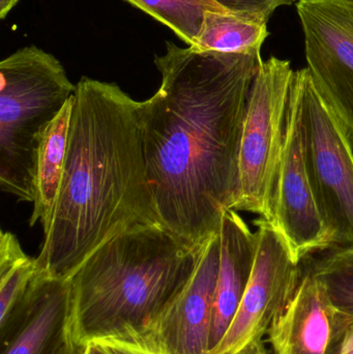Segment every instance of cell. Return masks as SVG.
<instances>
[{"instance_id": "obj_8", "label": "cell", "mask_w": 353, "mask_h": 354, "mask_svg": "<svg viewBox=\"0 0 353 354\" xmlns=\"http://www.w3.org/2000/svg\"><path fill=\"white\" fill-rule=\"evenodd\" d=\"M296 72V71H294ZM271 222L300 263L314 252L327 250V232L307 170L302 101L292 78L283 147L274 180Z\"/></svg>"}, {"instance_id": "obj_18", "label": "cell", "mask_w": 353, "mask_h": 354, "mask_svg": "<svg viewBox=\"0 0 353 354\" xmlns=\"http://www.w3.org/2000/svg\"><path fill=\"white\" fill-rule=\"evenodd\" d=\"M229 12L260 16L269 20L276 8L288 4V0H215Z\"/></svg>"}, {"instance_id": "obj_21", "label": "cell", "mask_w": 353, "mask_h": 354, "mask_svg": "<svg viewBox=\"0 0 353 354\" xmlns=\"http://www.w3.org/2000/svg\"><path fill=\"white\" fill-rule=\"evenodd\" d=\"M333 354H353V322L346 330Z\"/></svg>"}, {"instance_id": "obj_11", "label": "cell", "mask_w": 353, "mask_h": 354, "mask_svg": "<svg viewBox=\"0 0 353 354\" xmlns=\"http://www.w3.org/2000/svg\"><path fill=\"white\" fill-rule=\"evenodd\" d=\"M353 319L338 311L308 270L267 333L271 354H333Z\"/></svg>"}, {"instance_id": "obj_26", "label": "cell", "mask_w": 353, "mask_h": 354, "mask_svg": "<svg viewBox=\"0 0 353 354\" xmlns=\"http://www.w3.org/2000/svg\"><path fill=\"white\" fill-rule=\"evenodd\" d=\"M238 354H247V351H246V349H245V351H242V353H238Z\"/></svg>"}, {"instance_id": "obj_14", "label": "cell", "mask_w": 353, "mask_h": 354, "mask_svg": "<svg viewBox=\"0 0 353 354\" xmlns=\"http://www.w3.org/2000/svg\"><path fill=\"white\" fill-rule=\"evenodd\" d=\"M73 97L39 137L35 161V201L29 226L48 228L53 216L64 176L72 116Z\"/></svg>"}, {"instance_id": "obj_15", "label": "cell", "mask_w": 353, "mask_h": 354, "mask_svg": "<svg viewBox=\"0 0 353 354\" xmlns=\"http://www.w3.org/2000/svg\"><path fill=\"white\" fill-rule=\"evenodd\" d=\"M267 21L260 16L209 10L194 48L226 54L261 53L269 35Z\"/></svg>"}, {"instance_id": "obj_22", "label": "cell", "mask_w": 353, "mask_h": 354, "mask_svg": "<svg viewBox=\"0 0 353 354\" xmlns=\"http://www.w3.org/2000/svg\"><path fill=\"white\" fill-rule=\"evenodd\" d=\"M80 349L75 346L74 343L70 341V337H68L66 341L56 349L52 354H79Z\"/></svg>"}, {"instance_id": "obj_7", "label": "cell", "mask_w": 353, "mask_h": 354, "mask_svg": "<svg viewBox=\"0 0 353 354\" xmlns=\"http://www.w3.org/2000/svg\"><path fill=\"white\" fill-rule=\"evenodd\" d=\"M254 266L240 307L219 344L209 354H238L263 340L294 297L303 270L281 233L259 218Z\"/></svg>"}, {"instance_id": "obj_2", "label": "cell", "mask_w": 353, "mask_h": 354, "mask_svg": "<svg viewBox=\"0 0 353 354\" xmlns=\"http://www.w3.org/2000/svg\"><path fill=\"white\" fill-rule=\"evenodd\" d=\"M139 107L140 102L115 83L88 77L77 83L64 176L37 257L39 274L70 279L113 237L162 225L147 174Z\"/></svg>"}, {"instance_id": "obj_5", "label": "cell", "mask_w": 353, "mask_h": 354, "mask_svg": "<svg viewBox=\"0 0 353 354\" xmlns=\"http://www.w3.org/2000/svg\"><path fill=\"white\" fill-rule=\"evenodd\" d=\"M294 75L302 101L307 170L327 229V250L353 247V132L308 68Z\"/></svg>"}, {"instance_id": "obj_24", "label": "cell", "mask_w": 353, "mask_h": 354, "mask_svg": "<svg viewBox=\"0 0 353 354\" xmlns=\"http://www.w3.org/2000/svg\"><path fill=\"white\" fill-rule=\"evenodd\" d=\"M247 354H271V351L267 348L263 340L256 341L249 345L246 348Z\"/></svg>"}, {"instance_id": "obj_19", "label": "cell", "mask_w": 353, "mask_h": 354, "mask_svg": "<svg viewBox=\"0 0 353 354\" xmlns=\"http://www.w3.org/2000/svg\"><path fill=\"white\" fill-rule=\"evenodd\" d=\"M19 243L16 235L8 231H1L0 234V276L16 268L28 259Z\"/></svg>"}, {"instance_id": "obj_17", "label": "cell", "mask_w": 353, "mask_h": 354, "mask_svg": "<svg viewBox=\"0 0 353 354\" xmlns=\"http://www.w3.org/2000/svg\"><path fill=\"white\" fill-rule=\"evenodd\" d=\"M325 251L307 270L321 283L334 307L353 319V247Z\"/></svg>"}, {"instance_id": "obj_13", "label": "cell", "mask_w": 353, "mask_h": 354, "mask_svg": "<svg viewBox=\"0 0 353 354\" xmlns=\"http://www.w3.org/2000/svg\"><path fill=\"white\" fill-rule=\"evenodd\" d=\"M70 279L37 272L26 313L2 342L1 354H52L68 337Z\"/></svg>"}, {"instance_id": "obj_3", "label": "cell", "mask_w": 353, "mask_h": 354, "mask_svg": "<svg viewBox=\"0 0 353 354\" xmlns=\"http://www.w3.org/2000/svg\"><path fill=\"white\" fill-rule=\"evenodd\" d=\"M202 248L162 225L104 243L70 278V341L80 351L93 341L138 344L192 280Z\"/></svg>"}, {"instance_id": "obj_6", "label": "cell", "mask_w": 353, "mask_h": 354, "mask_svg": "<svg viewBox=\"0 0 353 354\" xmlns=\"http://www.w3.org/2000/svg\"><path fill=\"white\" fill-rule=\"evenodd\" d=\"M294 74L289 60L273 56L255 75L240 140L236 212L271 220L274 180L283 147Z\"/></svg>"}, {"instance_id": "obj_1", "label": "cell", "mask_w": 353, "mask_h": 354, "mask_svg": "<svg viewBox=\"0 0 353 354\" xmlns=\"http://www.w3.org/2000/svg\"><path fill=\"white\" fill-rule=\"evenodd\" d=\"M261 53L166 43L159 91L140 102L143 149L162 225L193 248L219 234L240 187V149Z\"/></svg>"}, {"instance_id": "obj_16", "label": "cell", "mask_w": 353, "mask_h": 354, "mask_svg": "<svg viewBox=\"0 0 353 354\" xmlns=\"http://www.w3.org/2000/svg\"><path fill=\"white\" fill-rule=\"evenodd\" d=\"M174 31L189 47L197 45L207 12H229L215 0H126Z\"/></svg>"}, {"instance_id": "obj_20", "label": "cell", "mask_w": 353, "mask_h": 354, "mask_svg": "<svg viewBox=\"0 0 353 354\" xmlns=\"http://www.w3.org/2000/svg\"><path fill=\"white\" fill-rule=\"evenodd\" d=\"M99 343L109 354H153L134 345L126 344L116 340L95 341Z\"/></svg>"}, {"instance_id": "obj_10", "label": "cell", "mask_w": 353, "mask_h": 354, "mask_svg": "<svg viewBox=\"0 0 353 354\" xmlns=\"http://www.w3.org/2000/svg\"><path fill=\"white\" fill-rule=\"evenodd\" d=\"M220 252V234H215L203 245L196 272L184 292L134 346L153 354L209 353Z\"/></svg>"}, {"instance_id": "obj_9", "label": "cell", "mask_w": 353, "mask_h": 354, "mask_svg": "<svg viewBox=\"0 0 353 354\" xmlns=\"http://www.w3.org/2000/svg\"><path fill=\"white\" fill-rule=\"evenodd\" d=\"M307 68L353 132V0H300Z\"/></svg>"}, {"instance_id": "obj_12", "label": "cell", "mask_w": 353, "mask_h": 354, "mask_svg": "<svg viewBox=\"0 0 353 354\" xmlns=\"http://www.w3.org/2000/svg\"><path fill=\"white\" fill-rule=\"evenodd\" d=\"M219 234L221 252L209 353L225 336L240 307L257 250V233L250 230L236 210L229 209L224 214Z\"/></svg>"}, {"instance_id": "obj_4", "label": "cell", "mask_w": 353, "mask_h": 354, "mask_svg": "<svg viewBox=\"0 0 353 354\" xmlns=\"http://www.w3.org/2000/svg\"><path fill=\"white\" fill-rule=\"evenodd\" d=\"M76 91L59 60L29 46L0 62V187L35 201L39 137Z\"/></svg>"}, {"instance_id": "obj_25", "label": "cell", "mask_w": 353, "mask_h": 354, "mask_svg": "<svg viewBox=\"0 0 353 354\" xmlns=\"http://www.w3.org/2000/svg\"><path fill=\"white\" fill-rule=\"evenodd\" d=\"M18 1L19 0H0V18H6Z\"/></svg>"}, {"instance_id": "obj_23", "label": "cell", "mask_w": 353, "mask_h": 354, "mask_svg": "<svg viewBox=\"0 0 353 354\" xmlns=\"http://www.w3.org/2000/svg\"><path fill=\"white\" fill-rule=\"evenodd\" d=\"M79 354H109L105 349L103 348L99 343L95 342H89L83 347L80 351V353Z\"/></svg>"}, {"instance_id": "obj_27", "label": "cell", "mask_w": 353, "mask_h": 354, "mask_svg": "<svg viewBox=\"0 0 353 354\" xmlns=\"http://www.w3.org/2000/svg\"><path fill=\"white\" fill-rule=\"evenodd\" d=\"M288 1H289V3H290V2L296 1V0H288ZM298 1H300V0H298Z\"/></svg>"}]
</instances>
